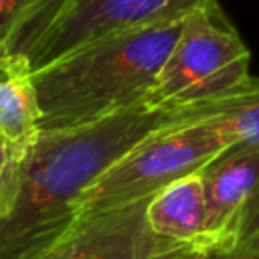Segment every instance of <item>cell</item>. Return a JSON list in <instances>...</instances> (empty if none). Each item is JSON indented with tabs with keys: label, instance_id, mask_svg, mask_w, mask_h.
I'll use <instances>...</instances> for the list:
<instances>
[{
	"label": "cell",
	"instance_id": "6",
	"mask_svg": "<svg viewBox=\"0 0 259 259\" xmlns=\"http://www.w3.org/2000/svg\"><path fill=\"white\" fill-rule=\"evenodd\" d=\"M148 200L77 214L36 259H212L210 251L178 245L152 233L146 221Z\"/></svg>",
	"mask_w": 259,
	"mask_h": 259
},
{
	"label": "cell",
	"instance_id": "2",
	"mask_svg": "<svg viewBox=\"0 0 259 259\" xmlns=\"http://www.w3.org/2000/svg\"><path fill=\"white\" fill-rule=\"evenodd\" d=\"M180 20L95 38L32 71L40 132L146 105Z\"/></svg>",
	"mask_w": 259,
	"mask_h": 259
},
{
	"label": "cell",
	"instance_id": "12",
	"mask_svg": "<svg viewBox=\"0 0 259 259\" xmlns=\"http://www.w3.org/2000/svg\"><path fill=\"white\" fill-rule=\"evenodd\" d=\"M10 162H12L10 150H8L6 142L0 138V186H2V180H4V176H6V172H8V166H10Z\"/></svg>",
	"mask_w": 259,
	"mask_h": 259
},
{
	"label": "cell",
	"instance_id": "9",
	"mask_svg": "<svg viewBox=\"0 0 259 259\" xmlns=\"http://www.w3.org/2000/svg\"><path fill=\"white\" fill-rule=\"evenodd\" d=\"M40 134L32 69L24 57L0 59V138L12 160L22 158Z\"/></svg>",
	"mask_w": 259,
	"mask_h": 259
},
{
	"label": "cell",
	"instance_id": "13",
	"mask_svg": "<svg viewBox=\"0 0 259 259\" xmlns=\"http://www.w3.org/2000/svg\"><path fill=\"white\" fill-rule=\"evenodd\" d=\"M212 259H225V257H221V255H212Z\"/></svg>",
	"mask_w": 259,
	"mask_h": 259
},
{
	"label": "cell",
	"instance_id": "4",
	"mask_svg": "<svg viewBox=\"0 0 259 259\" xmlns=\"http://www.w3.org/2000/svg\"><path fill=\"white\" fill-rule=\"evenodd\" d=\"M229 146L233 142L217 123L186 113L117 158L85 190L77 214L148 200L178 178L198 172Z\"/></svg>",
	"mask_w": 259,
	"mask_h": 259
},
{
	"label": "cell",
	"instance_id": "8",
	"mask_svg": "<svg viewBox=\"0 0 259 259\" xmlns=\"http://www.w3.org/2000/svg\"><path fill=\"white\" fill-rule=\"evenodd\" d=\"M146 221L152 233L162 239L210 251L206 237V198L200 170L182 176L156 192L146 204Z\"/></svg>",
	"mask_w": 259,
	"mask_h": 259
},
{
	"label": "cell",
	"instance_id": "3",
	"mask_svg": "<svg viewBox=\"0 0 259 259\" xmlns=\"http://www.w3.org/2000/svg\"><path fill=\"white\" fill-rule=\"evenodd\" d=\"M251 53L219 6L188 12L158 71L148 107L178 111L239 91L249 83Z\"/></svg>",
	"mask_w": 259,
	"mask_h": 259
},
{
	"label": "cell",
	"instance_id": "11",
	"mask_svg": "<svg viewBox=\"0 0 259 259\" xmlns=\"http://www.w3.org/2000/svg\"><path fill=\"white\" fill-rule=\"evenodd\" d=\"M188 117H206L217 123L233 144L259 146V79L251 77L239 91L221 99L192 105Z\"/></svg>",
	"mask_w": 259,
	"mask_h": 259
},
{
	"label": "cell",
	"instance_id": "5",
	"mask_svg": "<svg viewBox=\"0 0 259 259\" xmlns=\"http://www.w3.org/2000/svg\"><path fill=\"white\" fill-rule=\"evenodd\" d=\"M214 255L259 259V146L233 144L200 168Z\"/></svg>",
	"mask_w": 259,
	"mask_h": 259
},
{
	"label": "cell",
	"instance_id": "1",
	"mask_svg": "<svg viewBox=\"0 0 259 259\" xmlns=\"http://www.w3.org/2000/svg\"><path fill=\"white\" fill-rule=\"evenodd\" d=\"M184 109L148 105L109 117L40 132L12 160L0 186V259H36L75 221L85 190L132 146L184 119Z\"/></svg>",
	"mask_w": 259,
	"mask_h": 259
},
{
	"label": "cell",
	"instance_id": "10",
	"mask_svg": "<svg viewBox=\"0 0 259 259\" xmlns=\"http://www.w3.org/2000/svg\"><path fill=\"white\" fill-rule=\"evenodd\" d=\"M67 0H0V59L28 57Z\"/></svg>",
	"mask_w": 259,
	"mask_h": 259
},
{
	"label": "cell",
	"instance_id": "7",
	"mask_svg": "<svg viewBox=\"0 0 259 259\" xmlns=\"http://www.w3.org/2000/svg\"><path fill=\"white\" fill-rule=\"evenodd\" d=\"M210 2L214 0H67L28 57V65L34 71L113 32L178 22Z\"/></svg>",
	"mask_w": 259,
	"mask_h": 259
}]
</instances>
